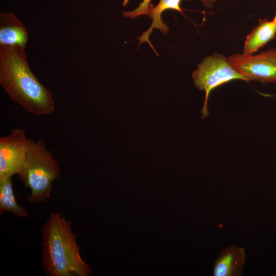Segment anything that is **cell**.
Listing matches in <instances>:
<instances>
[{
    "instance_id": "1",
    "label": "cell",
    "mask_w": 276,
    "mask_h": 276,
    "mask_svg": "<svg viewBox=\"0 0 276 276\" xmlns=\"http://www.w3.org/2000/svg\"><path fill=\"white\" fill-rule=\"evenodd\" d=\"M0 84L29 113L47 115L55 109L52 93L30 69L24 48L0 46Z\"/></svg>"
},
{
    "instance_id": "2",
    "label": "cell",
    "mask_w": 276,
    "mask_h": 276,
    "mask_svg": "<svg viewBox=\"0 0 276 276\" xmlns=\"http://www.w3.org/2000/svg\"><path fill=\"white\" fill-rule=\"evenodd\" d=\"M42 264L50 276H88L90 267L82 259L77 235L64 215L51 213L41 229Z\"/></svg>"
},
{
    "instance_id": "3",
    "label": "cell",
    "mask_w": 276,
    "mask_h": 276,
    "mask_svg": "<svg viewBox=\"0 0 276 276\" xmlns=\"http://www.w3.org/2000/svg\"><path fill=\"white\" fill-rule=\"evenodd\" d=\"M17 175L31 190L27 197L29 202L37 204L50 198L52 182L60 175L59 164L52 151L46 148L42 139H28L25 163Z\"/></svg>"
},
{
    "instance_id": "4",
    "label": "cell",
    "mask_w": 276,
    "mask_h": 276,
    "mask_svg": "<svg viewBox=\"0 0 276 276\" xmlns=\"http://www.w3.org/2000/svg\"><path fill=\"white\" fill-rule=\"evenodd\" d=\"M195 86L205 92V99L201 109L202 118L209 116L208 103L210 93L214 88L231 81L245 78L237 71L223 55L215 53L206 56L192 75Z\"/></svg>"
},
{
    "instance_id": "5",
    "label": "cell",
    "mask_w": 276,
    "mask_h": 276,
    "mask_svg": "<svg viewBox=\"0 0 276 276\" xmlns=\"http://www.w3.org/2000/svg\"><path fill=\"white\" fill-rule=\"evenodd\" d=\"M227 60L246 81L276 83V49L256 55L235 54L229 56Z\"/></svg>"
},
{
    "instance_id": "6",
    "label": "cell",
    "mask_w": 276,
    "mask_h": 276,
    "mask_svg": "<svg viewBox=\"0 0 276 276\" xmlns=\"http://www.w3.org/2000/svg\"><path fill=\"white\" fill-rule=\"evenodd\" d=\"M28 139L22 128L0 138V179L17 174L26 159Z\"/></svg>"
},
{
    "instance_id": "7",
    "label": "cell",
    "mask_w": 276,
    "mask_h": 276,
    "mask_svg": "<svg viewBox=\"0 0 276 276\" xmlns=\"http://www.w3.org/2000/svg\"><path fill=\"white\" fill-rule=\"evenodd\" d=\"M244 248L232 245L224 248L215 261V276H240L245 262Z\"/></svg>"
},
{
    "instance_id": "8",
    "label": "cell",
    "mask_w": 276,
    "mask_h": 276,
    "mask_svg": "<svg viewBox=\"0 0 276 276\" xmlns=\"http://www.w3.org/2000/svg\"><path fill=\"white\" fill-rule=\"evenodd\" d=\"M204 6L206 8H211L216 0H200ZM181 0H160L155 6L151 7L150 9L148 16L152 21L149 28L138 38L140 44L144 42L148 43L151 48L155 51L153 45L151 43L149 37L154 29H158L163 34H166L169 31V28L162 19L163 13L168 10H176L182 13L180 8Z\"/></svg>"
},
{
    "instance_id": "9",
    "label": "cell",
    "mask_w": 276,
    "mask_h": 276,
    "mask_svg": "<svg viewBox=\"0 0 276 276\" xmlns=\"http://www.w3.org/2000/svg\"><path fill=\"white\" fill-rule=\"evenodd\" d=\"M28 39L27 29L13 14H0V46H19L25 49Z\"/></svg>"
},
{
    "instance_id": "10",
    "label": "cell",
    "mask_w": 276,
    "mask_h": 276,
    "mask_svg": "<svg viewBox=\"0 0 276 276\" xmlns=\"http://www.w3.org/2000/svg\"><path fill=\"white\" fill-rule=\"evenodd\" d=\"M276 35V25L271 20L260 19L258 25L246 36L243 54L252 55L272 40Z\"/></svg>"
},
{
    "instance_id": "11",
    "label": "cell",
    "mask_w": 276,
    "mask_h": 276,
    "mask_svg": "<svg viewBox=\"0 0 276 276\" xmlns=\"http://www.w3.org/2000/svg\"><path fill=\"white\" fill-rule=\"evenodd\" d=\"M11 178L0 179V214L6 211L17 217L26 218L28 212L25 207L19 204L16 200Z\"/></svg>"
},
{
    "instance_id": "12",
    "label": "cell",
    "mask_w": 276,
    "mask_h": 276,
    "mask_svg": "<svg viewBox=\"0 0 276 276\" xmlns=\"http://www.w3.org/2000/svg\"><path fill=\"white\" fill-rule=\"evenodd\" d=\"M151 0H143L139 5L134 10L130 11L123 12V15L125 17L134 19L141 15H148L150 9L152 7Z\"/></svg>"
},
{
    "instance_id": "13",
    "label": "cell",
    "mask_w": 276,
    "mask_h": 276,
    "mask_svg": "<svg viewBox=\"0 0 276 276\" xmlns=\"http://www.w3.org/2000/svg\"><path fill=\"white\" fill-rule=\"evenodd\" d=\"M272 20L274 22V23L276 25V13L275 16H274L273 18L272 19Z\"/></svg>"
}]
</instances>
